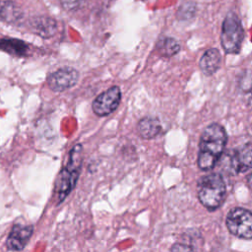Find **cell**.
I'll return each instance as SVG.
<instances>
[{"mask_svg": "<svg viewBox=\"0 0 252 252\" xmlns=\"http://www.w3.org/2000/svg\"><path fill=\"white\" fill-rule=\"evenodd\" d=\"M227 141V135L224 128L213 123L203 131L198 154V165L202 170L209 171L219 162L223 153Z\"/></svg>", "mask_w": 252, "mask_h": 252, "instance_id": "6da1fadb", "label": "cell"}, {"mask_svg": "<svg viewBox=\"0 0 252 252\" xmlns=\"http://www.w3.org/2000/svg\"><path fill=\"white\" fill-rule=\"evenodd\" d=\"M82 145H75L69 153L67 164L57 175L53 190V199L57 205L61 204L76 186L82 168Z\"/></svg>", "mask_w": 252, "mask_h": 252, "instance_id": "7a4b0ae2", "label": "cell"}, {"mask_svg": "<svg viewBox=\"0 0 252 252\" xmlns=\"http://www.w3.org/2000/svg\"><path fill=\"white\" fill-rule=\"evenodd\" d=\"M198 198L209 211L218 209L223 203L226 195L225 183L220 173H210L198 181Z\"/></svg>", "mask_w": 252, "mask_h": 252, "instance_id": "3957f363", "label": "cell"}, {"mask_svg": "<svg viewBox=\"0 0 252 252\" xmlns=\"http://www.w3.org/2000/svg\"><path fill=\"white\" fill-rule=\"evenodd\" d=\"M244 32L238 17L228 13L225 17L220 33V42L223 50L229 54L238 53L243 40Z\"/></svg>", "mask_w": 252, "mask_h": 252, "instance_id": "277c9868", "label": "cell"}, {"mask_svg": "<svg viewBox=\"0 0 252 252\" xmlns=\"http://www.w3.org/2000/svg\"><path fill=\"white\" fill-rule=\"evenodd\" d=\"M231 234L244 239H252V212L244 208L231 209L225 220Z\"/></svg>", "mask_w": 252, "mask_h": 252, "instance_id": "5b68a950", "label": "cell"}, {"mask_svg": "<svg viewBox=\"0 0 252 252\" xmlns=\"http://www.w3.org/2000/svg\"><path fill=\"white\" fill-rule=\"evenodd\" d=\"M230 173H243L252 168V144L241 145L225 155L222 162Z\"/></svg>", "mask_w": 252, "mask_h": 252, "instance_id": "8992f818", "label": "cell"}, {"mask_svg": "<svg viewBox=\"0 0 252 252\" xmlns=\"http://www.w3.org/2000/svg\"><path fill=\"white\" fill-rule=\"evenodd\" d=\"M121 100V91L117 86H112L98 94L92 103V109L95 115L102 117L112 113L118 107Z\"/></svg>", "mask_w": 252, "mask_h": 252, "instance_id": "52a82bcc", "label": "cell"}, {"mask_svg": "<svg viewBox=\"0 0 252 252\" xmlns=\"http://www.w3.org/2000/svg\"><path fill=\"white\" fill-rule=\"evenodd\" d=\"M79 80V72L73 67H62L47 77V85L54 92H63L74 87Z\"/></svg>", "mask_w": 252, "mask_h": 252, "instance_id": "ba28073f", "label": "cell"}, {"mask_svg": "<svg viewBox=\"0 0 252 252\" xmlns=\"http://www.w3.org/2000/svg\"><path fill=\"white\" fill-rule=\"evenodd\" d=\"M33 232L32 225L14 224L6 239V247L10 251H20L25 248Z\"/></svg>", "mask_w": 252, "mask_h": 252, "instance_id": "9c48e42d", "label": "cell"}, {"mask_svg": "<svg viewBox=\"0 0 252 252\" xmlns=\"http://www.w3.org/2000/svg\"><path fill=\"white\" fill-rule=\"evenodd\" d=\"M30 25L34 33L44 38L51 37L57 30L56 22L51 18L43 16L32 18L30 22Z\"/></svg>", "mask_w": 252, "mask_h": 252, "instance_id": "30bf717a", "label": "cell"}, {"mask_svg": "<svg viewBox=\"0 0 252 252\" xmlns=\"http://www.w3.org/2000/svg\"><path fill=\"white\" fill-rule=\"evenodd\" d=\"M220 60L221 58L220 51L217 48H210L201 57L199 65L205 75L211 76L219 70L220 66Z\"/></svg>", "mask_w": 252, "mask_h": 252, "instance_id": "8fae6325", "label": "cell"}, {"mask_svg": "<svg viewBox=\"0 0 252 252\" xmlns=\"http://www.w3.org/2000/svg\"><path fill=\"white\" fill-rule=\"evenodd\" d=\"M137 131L139 136L143 139H153L160 133L161 124L158 118L147 116L138 122Z\"/></svg>", "mask_w": 252, "mask_h": 252, "instance_id": "7c38bea8", "label": "cell"}, {"mask_svg": "<svg viewBox=\"0 0 252 252\" xmlns=\"http://www.w3.org/2000/svg\"><path fill=\"white\" fill-rule=\"evenodd\" d=\"M24 16L22 8L14 1L2 0L0 1V21L5 23H17Z\"/></svg>", "mask_w": 252, "mask_h": 252, "instance_id": "4fadbf2b", "label": "cell"}, {"mask_svg": "<svg viewBox=\"0 0 252 252\" xmlns=\"http://www.w3.org/2000/svg\"><path fill=\"white\" fill-rule=\"evenodd\" d=\"M0 50L8 54L21 57L28 54L29 45L22 39L6 37L0 39Z\"/></svg>", "mask_w": 252, "mask_h": 252, "instance_id": "5bb4252c", "label": "cell"}, {"mask_svg": "<svg viewBox=\"0 0 252 252\" xmlns=\"http://www.w3.org/2000/svg\"><path fill=\"white\" fill-rule=\"evenodd\" d=\"M238 91L244 103L252 108V71H245L239 79Z\"/></svg>", "mask_w": 252, "mask_h": 252, "instance_id": "9a60e30c", "label": "cell"}, {"mask_svg": "<svg viewBox=\"0 0 252 252\" xmlns=\"http://www.w3.org/2000/svg\"><path fill=\"white\" fill-rule=\"evenodd\" d=\"M157 50L163 57H171L180 50V45L172 37H161L157 42Z\"/></svg>", "mask_w": 252, "mask_h": 252, "instance_id": "2e32d148", "label": "cell"}, {"mask_svg": "<svg viewBox=\"0 0 252 252\" xmlns=\"http://www.w3.org/2000/svg\"><path fill=\"white\" fill-rule=\"evenodd\" d=\"M85 0H60L61 6L67 11L77 10L84 4Z\"/></svg>", "mask_w": 252, "mask_h": 252, "instance_id": "e0dca14e", "label": "cell"}, {"mask_svg": "<svg viewBox=\"0 0 252 252\" xmlns=\"http://www.w3.org/2000/svg\"><path fill=\"white\" fill-rule=\"evenodd\" d=\"M171 251H192L193 247L187 245V244H180V243H176L174 244L171 248Z\"/></svg>", "mask_w": 252, "mask_h": 252, "instance_id": "ac0fdd59", "label": "cell"}, {"mask_svg": "<svg viewBox=\"0 0 252 252\" xmlns=\"http://www.w3.org/2000/svg\"><path fill=\"white\" fill-rule=\"evenodd\" d=\"M247 183H248V186L252 189V172L250 173L249 177H248V180H247Z\"/></svg>", "mask_w": 252, "mask_h": 252, "instance_id": "d6986e66", "label": "cell"}]
</instances>
